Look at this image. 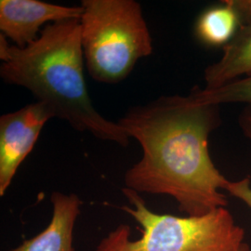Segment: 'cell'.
Here are the masks:
<instances>
[{
    "instance_id": "1",
    "label": "cell",
    "mask_w": 251,
    "mask_h": 251,
    "mask_svg": "<svg viewBox=\"0 0 251 251\" xmlns=\"http://www.w3.org/2000/svg\"><path fill=\"white\" fill-rule=\"evenodd\" d=\"M118 125L137 140L143 156L126 172V188L167 195L188 216L226 207L229 179L216 168L208 138L222 125L221 106L192 95L162 96L128 109Z\"/></svg>"
},
{
    "instance_id": "2",
    "label": "cell",
    "mask_w": 251,
    "mask_h": 251,
    "mask_svg": "<svg viewBox=\"0 0 251 251\" xmlns=\"http://www.w3.org/2000/svg\"><path fill=\"white\" fill-rule=\"evenodd\" d=\"M0 75L10 85L25 88L54 117L80 132L127 146L123 128L99 114L91 103L84 76L80 20L46 25L35 42L18 48L0 34Z\"/></svg>"
},
{
    "instance_id": "3",
    "label": "cell",
    "mask_w": 251,
    "mask_h": 251,
    "mask_svg": "<svg viewBox=\"0 0 251 251\" xmlns=\"http://www.w3.org/2000/svg\"><path fill=\"white\" fill-rule=\"evenodd\" d=\"M130 206L122 209L142 227L132 240L128 225H121L103 237L94 251H233L244 243L245 231L226 207L200 216L157 214L139 193L122 190Z\"/></svg>"
},
{
    "instance_id": "4",
    "label": "cell",
    "mask_w": 251,
    "mask_h": 251,
    "mask_svg": "<svg viewBox=\"0 0 251 251\" xmlns=\"http://www.w3.org/2000/svg\"><path fill=\"white\" fill-rule=\"evenodd\" d=\"M81 45L94 80H124L136 63L153 50L141 5L134 0H83Z\"/></svg>"
},
{
    "instance_id": "5",
    "label": "cell",
    "mask_w": 251,
    "mask_h": 251,
    "mask_svg": "<svg viewBox=\"0 0 251 251\" xmlns=\"http://www.w3.org/2000/svg\"><path fill=\"white\" fill-rule=\"evenodd\" d=\"M36 101L0 117V197H4L22 163L35 147L46 123L53 118Z\"/></svg>"
},
{
    "instance_id": "6",
    "label": "cell",
    "mask_w": 251,
    "mask_h": 251,
    "mask_svg": "<svg viewBox=\"0 0 251 251\" xmlns=\"http://www.w3.org/2000/svg\"><path fill=\"white\" fill-rule=\"evenodd\" d=\"M81 6L69 7L39 0H1V35L18 48H25L38 38L41 26L68 20H80Z\"/></svg>"
},
{
    "instance_id": "7",
    "label": "cell",
    "mask_w": 251,
    "mask_h": 251,
    "mask_svg": "<svg viewBox=\"0 0 251 251\" xmlns=\"http://www.w3.org/2000/svg\"><path fill=\"white\" fill-rule=\"evenodd\" d=\"M52 217L45 229L10 251H75V225L80 215L82 201L75 194L53 192Z\"/></svg>"
},
{
    "instance_id": "8",
    "label": "cell",
    "mask_w": 251,
    "mask_h": 251,
    "mask_svg": "<svg viewBox=\"0 0 251 251\" xmlns=\"http://www.w3.org/2000/svg\"><path fill=\"white\" fill-rule=\"evenodd\" d=\"M247 77H251V25L240 27L223 47L222 58L205 69L204 89L214 90Z\"/></svg>"
},
{
    "instance_id": "9",
    "label": "cell",
    "mask_w": 251,
    "mask_h": 251,
    "mask_svg": "<svg viewBox=\"0 0 251 251\" xmlns=\"http://www.w3.org/2000/svg\"><path fill=\"white\" fill-rule=\"evenodd\" d=\"M222 3L205 10L197 22L196 34L206 45L225 47L241 27L234 9L225 1Z\"/></svg>"
},
{
    "instance_id": "10",
    "label": "cell",
    "mask_w": 251,
    "mask_h": 251,
    "mask_svg": "<svg viewBox=\"0 0 251 251\" xmlns=\"http://www.w3.org/2000/svg\"><path fill=\"white\" fill-rule=\"evenodd\" d=\"M198 101L207 104L242 103L251 107V77L233 81L214 90L201 89L196 86L189 93Z\"/></svg>"
},
{
    "instance_id": "11",
    "label": "cell",
    "mask_w": 251,
    "mask_h": 251,
    "mask_svg": "<svg viewBox=\"0 0 251 251\" xmlns=\"http://www.w3.org/2000/svg\"><path fill=\"white\" fill-rule=\"evenodd\" d=\"M239 125L244 135L251 141V107L246 106L239 117ZM225 191H227L233 198H236L244 202L251 208V184L250 177L245 179L231 181L229 180Z\"/></svg>"
},
{
    "instance_id": "12",
    "label": "cell",
    "mask_w": 251,
    "mask_h": 251,
    "mask_svg": "<svg viewBox=\"0 0 251 251\" xmlns=\"http://www.w3.org/2000/svg\"><path fill=\"white\" fill-rule=\"evenodd\" d=\"M236 12L241 26L251 25V0H225Z\"/></svg>"
},
{
    "instance_id": "13",
    "label": "cell",
    "mask_w": 251,
    "mask_h": 251,
    "mask_svg": "<svg viewBox=\"0 0 251 251\" xmlns=\"http://www.w3.org/2000/svg\"><path fill=\"white\" fill-rule=\"evenodd\" d=\"M233 251H251V248L249 247V245H247L246 243H243L241 246H239L236 250Z\"/></svg>"
}]
</instances>
